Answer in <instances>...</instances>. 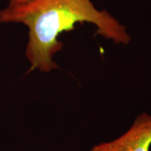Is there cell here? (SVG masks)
Masks as SVG:
<instances>
[{"label": "cell", "mask_w": 151, "mask_h": 151, "mask_svg": "<svg viewBox=\"0 0 151 151\" xmlns=\"http://www.w3.org/2000/svg\"><path fill=\"white\" fill-rule=\"evenodd\" d=\"M32 1V0H9V4L15 5V4H24L28 1Z\"/></svg>", "instance_id": "cell-3"}, {"label": "cell", "mask_w": 151, "mask_h": 151, "mask_svg": "<svg viewBox=\"0 0 151 151\" xmlns=\"http://www.w3.org/2000/svg\"><path fill=\"white\" fill-rule=\"evenodd\" d=\"M150 145L151 115L143 113L120 137L96 145L90 151H149Z\"/></svg>", "instance_id": "cell-2"}, {"label": "cell", "mask_w": 151, "mask_h": 151, "mask_svg": "<svg viewBox=\"0 0 151 151\" xmlns=\"http://www.w3.org/2000/svg\"><path fill=\"white\" fill-rule=\"evenodd\" d=\"M22 23L28 29L25 55L31 67L50 72L58 68L53 55L63 43L59 36L73 29L78 22L97 27V33L116 44L127 45L131 37L127 29L106 11H100L91 0H32L20 4H9L0 11V23Z\"/></svg>", "instance_id": "cell-1"}]
</instances>
